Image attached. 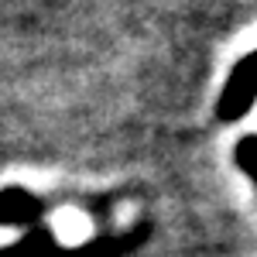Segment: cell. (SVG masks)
<instances>
[{"mask_svg": "<svg viewBox=\"0 0 257 257\" xmlns=\"http://www.w3.org/2000/svg\"><path fill=\"white\" fill-rule=\"evenodd\" d=\"M254 103H257V52H250L230 69L216 99V117L223 123H237L254 110Z\"/></svg>", "mask_w": 257, "mask_h": 257, "instance_id": "cell-1", "label": "cell"}, {"mask_svg": "<svg viewBox=\"0 0 257 257\" xmlns=\"http://www.w3.org/2000/svg\"><path fill=\"white\" fill-rule=\"evenodd\" d=\"M144 240H148V226L141 223L123 233H99V237L82 240V243H55L48 257H127Z\"/></svg>", "mask_w": 257, "mask_h": 257, "instance_id": "cell-2", "label": "cell"}, {"mask_svg": "<svg viewBox=\"0 0 257 257\" xmlns=\"http://www.w3.org/2000/svg\"><path fill=\"white\" fill-rule=\"evenodd\" d=\"M45 216V202L28 189L7 185L0 189V226H21V230H35L41 226Z\"/></svg>", "mask_w": 257, "mask_h": 257, "instance_id": "cell-3", "label": "cell"}, {"mask_svg": "<svg viewBox=\"0 0 257 257\" xmlns=\"http://www.w3.org/2000/svg\"><path fill=\"white\" fill-rule=\"evenodd\" d=\"M59 240L48 226H35V230H24V237L0 247V257H48V250L55 247Z\"/></svg>", "mask_w": 257, "mask_h": 257, "instance_id": "cell-4", "label": "cell"}, {"mask_svg": "<svg viewBox=\"0 0 257 257\" xmlns=\"http://www.w3.org/2000/svg\"><path fill=\"white\" fill-rule=\"evenodd\" d=\"M233 161H237V168L254 182V189H257V134H243V138L237 141Z\"/></svg>", "mask_w": 257, "mask_h": 257, "instance_id": "cell-5", "label": "cell"}]
</instances>
